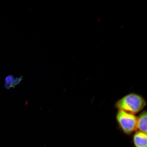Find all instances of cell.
Instances as JSON below:
<instances>
[{"instance_id":"cell-4","label":"cell","mask_w":147,"mask_h":147,"mask_svg":"<svg viewBox=\"0 0 147 147\" xmlns=\"http://www.w3.org/2000/svg\"><path fill=\"white\" fill-rule=\"evenodd\" d=\"M137 127L139 131L147 133V112L142 111L138 117Z\"/></svg>"},{"instance_id":"cell-1","label":"cell","mask_w":147,"mask_h":147,"mask_svg":"<svg viewBox=\"0 0 147 147\" xmlns=\"http://www.w3.org/2000/svg\"><path fill=\"white\" fill-rule=\"evenodd\" d=\"M143 97L135 93H130L119 99L115 106L118 110H122L135 115L142 110L146 105Z\"/></svg>"},{"instance_id":"cell-5","label":"cell","mask_w":147,"mask_h":147,"mask_svg":"<svg viewBox=\"0 0 147 147\" xmlns=\"http://www.w3.org/2000/svg\"><path fill=\"white\" fill-rule=\"evenodd\" d=\"M14 79L13 76H9L7 77L5 79V82H6V83L10 85L11 86V87H12V86L13 85V84Z\"/></svg>"},{"instance_id":"cell-3","label":"cell","mask_w":147,"mask_h":147,"mask_svg":"<svg viewBox=\"0 0 147 147\" xmlns=\"http://www.w3.org/2000/svg\"><path fill=\"white\" fill-rule=\"evenodd\" d=\"M147 133L140 131L136 132L133 137L135 147H147Z\"/></svg>"},{"instance_id":"cell-7","label":"cell","mask_w":147,"mask_h":147,"mask_svg":"<svg viewBox=\"0 0 147 147\" xmlns=\"http://www.w3.org/2000/svg\"><path fill=\"white\" fill-rule=\"evenodd\" d=\"M5 88L7 89H9V88L11 87V86L10 85H9V84L6 83H5Z\"/></svg>"},{"instance_id":"cell-2","label":"cell","mask_w":147,"mask_h":147,"mask_svg":"<svg viewBox=\"0 0 147 147\" xmlns=\"http://www.w3.org/2000/svg\"><path fill=\"white\" fill-rule=\"evenodd\" d=\"M116 118L119 128L126 135H130L138 129V117L135 115L119 110Z\"/></svg>"},{"instance_id":"cell-6","label":"cell","mask_w":147,"mask_h":147,"mask_svg":"<svg viewBox=\"0 0 147 147\" xmlns=\"http://www.w3.org/2000/svg\"><path fill=\"white\" fill-rule=\"evenodd\" d=\"M22 77L21 76L20 78H16L14 79L13 84L12 86V87L14 88L16 87V85H18L20 83L22 80Z\"/></svg>"}]
</instances>
